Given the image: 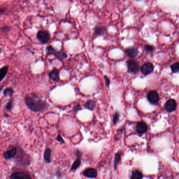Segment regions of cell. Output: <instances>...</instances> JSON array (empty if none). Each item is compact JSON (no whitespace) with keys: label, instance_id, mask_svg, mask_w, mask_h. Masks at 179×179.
Here are the masks:
<instances>
[{"label":"cell","instance_id":"obj_18","mask_svg":"<svg viewBox=\"0 0 179 179\" xmlns=\"http://www.w3.org/2000/svg\"><path fill=\"white\" fill-rule=\"evenodd\" d=\"M142 178H143V175L140 171H134L132 173L131 179H142Z\"/></svg>","mask_w":179,"mask_h":179},{"label":"cell","instance_id":"obj_26","mask_svg":"<svg viewBox=\"0 0 179 179\" xmlns=\"http://www.w3.org/2000/svg\"><path fill=\"white\" fill-rule=\"evenodd\" d=\"M144 50L148 52H152L155 49L153 46L150 45H146L144 46Z\"/></svg>","mask_w":179,"mask_h":179},{"label":"cell","instance_id":"obj_5","mask_svg":"<svg viewBox=\"0 0 179 179\" xmlns=\"http://www.w3.org/2000/svg\"><path fill=\"white\" fill-rule=\"evenodd\" d=\"M147 99L151 104H157L160 101L159 95L157 91L152 90L147 95Z\"/></svg>","mask_w":179,"mask_h":179},{"label":"cell","instance_id":"obj_8","mask_svg":"<svg viewBox=\"0 0 179 179\" xmlns=\"http://www.w3.org/2000/svg\"><path fill=\"white\" fill-rule=\"evenodd\" d=\"M10 179H32L29 173L25 172H16L10 176Z\"/></svg>","mask_w":179,"mask_h":179},{"label":"cell","instance_id":"obj_29","mask_svg":"<svg viewBox=\"0 0 179 179\" xmlns=\"http://www.w3.org/2000/svg\"><path fill=\"white\" fill-rule=\"evenodd\" d=\"M81 106H80L79 104H78V105H76V106H75L74 107H73L72 110L74 112H77V111H78V110H81Z\"/></svg>","mask_w":179,"mask_h":179},{"label":"cell","instance_id":"obj_2","mask_svg":"<svg viewBox=\"0 0 179 179\" xmlns=\"http://www.w3.org/2000/svg\"><path fill=\"white\" fill-rule=\"evenodd\" d=\"M46 53L47 56L53 55L61 61L62 59H65L67 57V55L62 50H56L51 45H49L46 47Z\"/></svg>","mask_w":179,"mask_h":179},{"label":"cell","instance_id":"obj_9","mask_svg":"<svg viewBox=\"0 0 179 179\" xmlns=\"http://www.w3.org/2000/svg\"><path fill=\"white\" fill-rule=\"evenodd\" d=\"M177 106L176 101L173 99H171L166 101V103L165 104V108L167 112H171L175 110V109L177 108Z\"/></svg>","mask_w":179,"mask_h":179},{"label":"cell","instance_id":"obj_7","mask_svg":"<svg viewBox=\"0 0 179 179\" xmlns=\"http://www.w3.org/2000/svg\"><path fill=\"white\" fill-rule=\"evenodd\" d=\"M154 70L153 65L151 63L148 62L144 64L141 67V72L144 75H148L153 72Z\"/></svg>","mask_w":179,"mask_h":179},{"label":"cell","instance_id":"obj_25","mask_svg":"<svg viewBox=\"0 0 179 179\" xmlns=\"http://www.w3.org/2000/svg\"><path fill=\"white\" fill-rule=\"evenodd\" d=\"M11 27L9 25H4L1 27V31L3 33H8L10 31H11Z\"/></svg>","mask_w":179,"mask_h":179},{"label":"cell","instance_id":"obj_22","mask_svg":"<svg viewBox=\"0 0 179 179\" xmlns=\"http://www.w3.org/2000/svg\"><path fill=\"white\" fill-rule=\"evenodd\" d=\"M171 69L173 73L178 72L179 70V63L178 62L173 64L171 66Z\"/></svg>","mask_w":179,"mask_h":179},{"label":"cell","instance_id":"obj_14","mask_svg":"<svg viewBox=\"0 0 179 179\" xmlns=\"http://www.w3.org/2000/svg\"><path fill=\"white\" fill-rule=\"evenodd\" d=\"M9 66L7 65L4 66L0 68V82H1L6 77L9 72Z\"/></svg>","mask_w":179,"mask_h":179},{"label":"cell","instance_id":"obj_12","mask_svg":"<svg viewBox=\"0 0 179 179\" xmlns=\"http://www.w3.org/2000/svg\"><path fill=\"white\" fill-rule=\"evenodd\" d=\"M49 77L54 81H58L60 79L59 70L56 68H54L49 73Z\"/></svg>","mask_w":179,"mask_h":179},{"label":"cell","instance_id":"obj_3","mask_svg":"<svg viewBox=\"0 0 179 179\" xmlns=\"http://www.w3.org/2000/svg\"><path fill=\"white\" fill-rule=\"evenodd\" d=\"M36 38L41 44H47L50 39V33L47 30H41L37 32Z\"/></svg>","mask_w":179,"mask_h":179},{"label":"cell","instance_id":"obj_17","mask_svg":"<svg viewBox=\"0 0 179 179\" xmlns=\"http://www.w3.org/2000/svg\"><path fill=\"white\" fill-rule=\"evenodd\" d=\"M14 93V90L12 87H7L3 90V94L4 97L9 96L12 97L13 96V94Z\"/></svg>","mask_w":179,"mask_h":179},{"label":"cell","instance_id":"obj_19","mask_svg":"<svg viewBox=\"0 0 179 179\" xmlns=\"http://www.w3.org/2000/svg\"><path fill=\"white\" fill-rule=\"evenodd\" d=\"M95 106H96L95 101H91V100L87 101V102H86L85 104V108L89 110H93L95 107Z\"/></svg>","mask_w":179,"mask_h":179},{"label":"cell","instance_id":"obj_15","mask_svg":"<svg viewBox=\"0 0 179 179\" xmlns=\"http://www.w3.org/2000/svg\"><path fill=\"white\" fill-rule=\"evenodd\" d=\"M51 155H52L51 149L50 148L46 149L44 151V159L47 163H50L51 162Z\"/></svg>","mask_w":179,"mask_h":179},{"label":"cell","instance_id":"obj_20","mask_svg":"<svg viewBox=\"0 0 179 179\" xmlns=\"http://www.w3.org/2000/svg\"><path fill=\"white\" fill-rule=\"evenodd\" d=\"M106 32V29L103 26H97L95 29V34L96 35H102Z\"/></svg>","mask_w":179,"mask_h":179},{"label":"cell","instance_id":"obj_33","mask_svg":"<svg viewBox=\"0 0 179 179\" xmlns=\"http://www.w3.org/2000/svg\"><path fill=\"white\" fill-rule=\"evenodd\" d=\"M1 52H2V50H1V48H0V53H1Z\"/></svg>","mask_w":179,"mask_h":179},{"label":"cell","instance_id":"obj_16","mask_svg":"<svg viewBox=\"0 0 179 179\" xmlns=\"http://www.w3.org/2000/svg\"><path fill=\"white\" fill-rule=\"evenodd\" d=\"M122 155V152H119L118 153L115 154V160H114V168L116 170L118 166V164L120 162L121 157Z\"/></svg>","mask_w":179,"mask_h":179},{"label":"cell","instance_id":"obj_34","mask_svg":"<svg viewBox=\"0 0 179 179\" xmlns=\"http://www.w3.org/2000/svg\"><path fill=\"white\" fill-rule=\"evenodd\" d=\"M1 100H0V103H1Z\"/></svg>","mask_w":179,"mask_h":179},{"label":"cell","instance_id":"obj_30","mask_svg":"<svg viewBox=\"0 0 179 179\" xmlns=\"http://www.w3.org/2000/svg\"><path fill=\"white\" fill-rule=\"evenodd\" d=\"M7 8H4V7H1V8H0V15H3V14H4L5 13L7 12Z\"/></svg>","mask_w":179,"mask_h":179},{"label":"cell","instance_id":"obj_1","mask_svg":"<svg viewBox=\"0 0 179 179\" xmlns=\"http://www.w3.org/2000/svg\"><path fill=\"white\" fill-rule=\"evenodd\" d=\"M24 101L27 108L35 112H43L47 109V104L38 98L35 94L26 95L24 97Z\"/></svg>","mask_w":179,"mask_h":179},{"label":"cell","instance_id":"obj_11","mask_svg":"<svg viewBox=\"0 0 179 179\" xmlns=\"http://www.w3.org/2000/svg\"><path fill=\"white\" fill-rule=\"evenodd\" d=\"M84 176L90 178H95L97 175V171L95 169L88 168L84 171Z\"/></svg>","mask_w":179,"mask_h":179},{"label":"cell","instance_id":"obj_32","mask_svg":"<svg viewBox=\"0 0 179 179\" xmlns=\"http://www.w3.org/2000/svg\"><path fill=\"white\" fill-rule=\"evenodd\" d=\"M3 88V86H0V92L2 90Z\"/></svg>","mask_w":179,"mask_h":179},{"label":"cell","instance_id":"obj_10","mask_svg":"<svg viewBox=\"0 0 179 179\" xmlns=\"http://www.w3.org/2000/svg\"><path fill=\"white\" fill-rule=\"evenodd\" d=\"M18 153V149L16 148L11 149V150L7 151L3 153V157L5 159L9 160L15 157Z\"/></svg>","mask_w":179,"mask_h":179},{"label":"cell","instance_id":"obj_28","mask_svg":"<svg viewBox=\"0 0 179 179\" xmlns=\"http://www.w3.org/2000/svg\"><path fill=\"white\" fill-rule=\"evenodd\" d=\"M56 140H57L58 141L61 142L62 143H65L64 140L63 138H62L61 135L60 134H58V135H57V138H56Z\"/></svg>","mask_w":179,"mask_h":179},{"label":"cell","instance_id":"obj_23","mask_svg":"<svg viewBox=\"0 0 179 179\" xmlns=\"http://www.w3.org/2000/svg\"><path fill=\"white\" fill-rule=\"evenodd\" d=\"M13 101L12 99H10V100H9V101L7 102V103L5 105V108L7 111L10 112V111L12 110V108H13Z\"/></svg>","mask_w":179,"mask_h":179},{"label":"cell","instance_id":"obj_24","mask_svg":"<svg viewBox=\"0 0 179 179\" xmlns=\"http://www.w3.org/2000/svg\"><path fill=\"white\" fill-rule=\"evenodd\" d=\"M119 117H120L119 113L118 112H115V114H114V116H113V119H112V121H113V124L114 125L118 122L119 119Z\"/></svg>","mask_w":179,"mask_h":179},{"label":"cell","instance_id":"obj_6","mask_svg":"<svg viewBox=\"0 0 179 179\" xmlns=\"http://www.w3.org/2000/svg\"><path fill=\"white\" fill-rule=\"evenodd\" d=\"M148 129V126L144 121H140L138 122L135 127L136 131L139 135H141L146 133Z\"/></svg>","mask_w":179,"mask_h":179},{"label":"cell","instance_id":"obj_13","mask_svg":"<svg viewBox=\"0 0 179 179\" xmlns=\"http://www.w3.org/2000/svg\"><path fill=\"white\" fill-rule=\"evenodd\" d=\"M125 53L128 57L133 58L137 56L139 50L137 48L135 47H130L127 48L125 50Z\"/></svg>","mask_w":179,"mask_h":179},{"label":"cell","instance_id":"obj_31","mask_svg":"<svg viewBox=\"0 0 179 179\" xmlns=\"http://www.w3.org/2000/svg\"><path fill=\"white\" fill-rule=\"evenodd\" d=\"M26 154H25L24 155H22V158L25 157V156H26ZM23 159H24L22 158V161H23ZM18 162L20 163V164H21V162H22V158H18Z\"/></svg>","mask_w":179,"mask_h":179},{"label":"cell","instance_id":"obj_21","mask_svg":"<svg viewBox=\"0 0 179 179\" xmlns=\"http://www.w3.org/2000/svg\"><path fill=\"white\" fill-rule=\"evenodd\" d=\"M81 163V159L78 158L72 164V166L71 168V171H76L80 166Z\"/></svg>","mask_w":179,"mask_h":179},{"label":"cell","instance_id":"obj_27","mask_svg":"<svg viewBox=\"0 0 179 179\" xmlns=\"http://www.w3.org/2000/svg\"><path fill=\"white\" fill-rule=\"evenodd\" d=\"M104 80H105V83H106V84L107 87L109 88L110 84V79H109V78H108L107 76H104Z\"/></svg>","mask_w":179,"mask_h":179},{"label":"cell","instance_id":"obj_4","mask_svg":"<svg viewBox=\"0 0 179 179\" xmlns=\"http://www.w3.org/2000/svg\"><path fill=\"white\" fill-rule=\"evenodd\" d=\"M127 67L128 72L135 74L139 70V65L136 61L130 59L127 61Z\"/></svg>","mask_w":179,"mask_h":179}]
</instances>
